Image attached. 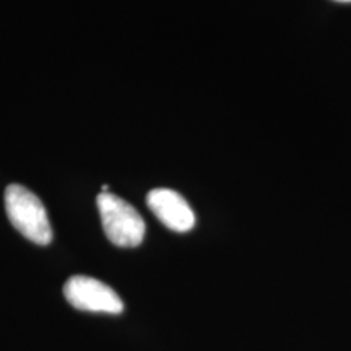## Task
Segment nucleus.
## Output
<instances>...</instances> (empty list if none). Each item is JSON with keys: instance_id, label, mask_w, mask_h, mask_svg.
<instances>
[{"instance_id": "39448f33", "label": "nucleus", "mask_w": 351, "mask_h": 351, "mask_svg": "<svg viewBox=\"0 0 351 351\" xmlns=\"http://www.w3.org/2000/svg\"><path fill=\"white\" fill-rule=\"evenodd\" d=\"M335 2H341V3H346V2H351V0H335Z\"/></svg>"}, {"instance_id": "f257e3e1", "label": "nucleus", "mask_w": 351, "mask_h": 351, "mask_svg": "<svg viewBox=\"0 0 351 351\" xmlns=\"http://www.w3.org/2000/svg\"><path fill=\"white\" fill-rule=\"evenodd\" d=\"M5 212L15 230L34 244L47 245L52 241V228L46 208L32 191L12 184L5 189Z\"/></svg>"}, {"instance_id": "20e7f679", "label": "nucleus", "mask_w": 351, "mask_h": 351, "mask_svg": "<svg viewBox=\"0 0 351 351\" xmlns=\"http://www.w3.org/2000/svg\"><path fill=\"white\" fill-rule=\"evenodd\" d=\"M148 208L166 228L176 232L191 231L195 226V215L187 200L173 189H153L147 195Z\"/></svg>"}, {"instance_id": "7ed1b4c3", "label": "nucleus", "mask_w": 351, "mask_h": 351, "mask_svg": "<svg viewBox=\"0 0 351 351\" xmlns=\"http://www.w3.org/2000/svg\"><path fill=\"white\" fill-rule=\"evenodd\" d=\"M64 296L70 306L88 313L121 314L124 302L111 287L85 275H75L64 285Z\"/></svg>"}, {"instance_id": "f03ea898", "label": "nucleus", "mask_w": 351, "mask_h": 351, "mask_svg": "<svg viewBox=\"0 0 351 351\" xmlns=\"http://www.w3.org/2000/svg\"><path fill=\"white\" fill-rule=\"evenodd\" d=\"M98 210L106 238L117 247H137L145 238V221L129 202L111 192L98 195Z\"/></svg>"}]
</instances>
